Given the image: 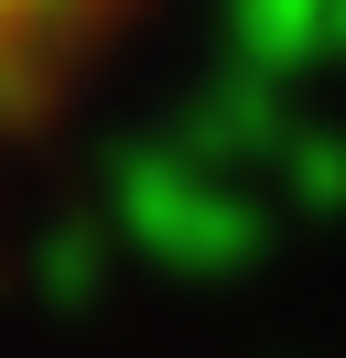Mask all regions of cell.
<instances>
[{
    "label": "cell",
    "mask_w": 346,
    "mask_h": 358,
    "mask_svg": "<svg viewBox=\"0 0 346 358\" xmlns=\"http://www.w3.org/2000/svg\"><path fill=\"white\" fill-rule=\"evenodd\" d=\"M108 44H130V0H0V141L54 120Z\"/></svg>",
    "instance_id": "6da1fadb"
}]
</instances>
